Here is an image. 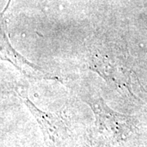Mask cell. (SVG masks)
I'll list each match as a JSON object with an SVG mask.
<instances>
[{"label": "cell", "mask_w": 147, "mask_h": 147, "mask_svg": "<svg viewBox=\"0 0 147 147\" xmlns=\"http://www.w3.org/2000/svg\"><path fill=\"white\" fill-rule=\"evenodd\" d=\"M96 119V127L102 136L111 141H126L134 131L133 119L118 113L104 102L102 98L88 101Z\"/></svg>", "instance_id": "6da1fadb"}, {"label": "cell", "mask_w": 147, "mask_h": 147, "mask_svg": "<svg viewBox=\"0 0 147 147\" xmlns=\"http://www.w3.org/2000/svg\"><path fill=\"white\" fill-rule=\"evenodd\" d=\"M21 99L35 118L42 130L44 142L48 147H57L63 138L65 127L58 116L39 110L27 96V92L18 93Z\"/></svg>", "instance_id": "7a4b0ae2"}, {"label": "cell", "mask_w": 147, "mask_h": 147, "mask_svg": "<svg viewBox=\"0 0 147 147\" xmlns=\"http://www.w3.org/2000/svg\"><path fill=\"white\" fill-rule=\"evenodd\" d=\"M91 67L100 74L108 82L115 85L116 88L131 92V75L122 64L116 63L106 55L94 54L91 59Z\"/></svg>", "instance_id": "3957f363"}, {"label": "cell", "mask_w": 147, "mask_h": 147, "mask_svg": "<svg viewBox=\"0 0 147 147\" xmlns=\"http://www.w3.org/2000/svg\"><path fill=\"white\" fill-rule=\"evenodd\" d=\"M3 28L1 30V58L3 61H8L15 65L26 76L34 79H55L52 74L47 73L42 68L28 61L23 56L18 53L9 42L8 37Z\"/></svg>", "instance_id": "277c9868"}]
</instances>
